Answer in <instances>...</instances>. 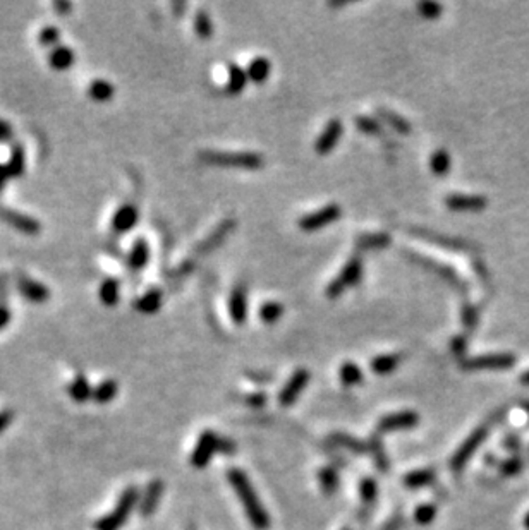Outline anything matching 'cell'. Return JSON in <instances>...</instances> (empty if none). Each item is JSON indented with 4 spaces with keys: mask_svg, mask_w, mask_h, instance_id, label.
<instances>
[{
    "mask_svg": "<svg viewBox=\"0 0 529 530\" xmlns=\"http://www.w3.org/2000/svg\"><path fill=\"white\" fill-rule=\"evenodd\" d=\"M14 130L13 128H11V124L7 121H4V118H0V142L2 141H9L11 137H13Z\"/></svg>",
    "mask_w": 529,
    "mask_h": 530,
    "instance_id": "obj_52",
    "label": "cell"
},
{
    "mask_svg": "<svg viewBox=\"0 0 529 530\" xmlns=\"http://www.w3.org/2000/svg\"><path fill=\"white\" fill-rule=\"evenodd\" d=\"M378 116L382 117V121L385 122L387 125H390L394 130H397V132L401 134H409L411 132V124L408 118H404L402 116H399V113L392 112V110L389 109H378Z\"/></svg>",
    "mask_w": 529,
    "mask_h": 530,
    "instance_id": "obj_35",
    "label": "cell"
},
{
    "mask_svg": "<svg viewBox=\"0 0 529 530\" xmlns=\"http://www.w3.org/2000/svg\"><path fill=\"white\" fill-rule=\"evenodd\" d=\"M406 256H408V258H409L411 261H414V263H416V264H420V266H423L425 270L433 271V273H435V275L440 276V278H444L445 282L452 285V287L456 288V290L466 292V283H464V280L461 278V276L457 275V273L454 271L452 268L447 266V264H442V263H438V261H435V259L425 258V256L416 254V252H406Z\"/></svg>",
    "mask_w": 529,
    "mask_h": 530,
    "instance_id": "obj_8",
    "label": "cell"
},
{
    "mask_svg": "<svg viewBox=\"0 0 529 530\" xmlns=\"http://www.w3.org/2000/svg\"><path fill=\"white\" fill-rule=\"evenodd\" d=\"M342 216V208L339 204H329V207L317 209L313 213H308V215H303L299 218L298 225L301 230L305 232H315L320 230V228H325L327 225L334 223Z\"/></svg>",
    "mask_w": 529,
    "mask_h": 530,
    "instance_id": "obj_7",
    "label": "cell"
},
{
    "mask_svg": "<svg viewBox=\"0 0 529 530\" xmlns=\"http://www.w3.org/2000/svg\"><path fill=\"white\" fill-rule=\"evenodd\" d=\"M234 227H236V221L232 218H225L224 221H220V223L217 225L215 230H213L210 235H208L207 239L200 244V247L196 249V252H198V254H208V252L219 247L220 244L227 239L229 233L234 230Z\"/></svg>",
    "mask_w": 529,
    "mask_h": 530,
    "instance_id": "obj_17",
    "label": "cell"
},
{
    "mask_svg": "<svg viewBox=\"0 0 529 530\" xmlns=\"http://www.w3.org/2000/svg\"><path fill=\"white\" fill-rule=\"evenodd\" d=\"M11 318H13V314H11L9 307L4 306V304H0V330H2V328H6L7 324L11 323Z\"/></svg>",
    "mask_w": 529,
    "mask_h": 530,
    "instance_id": "obj_53",
    "label": "cell"
},
{
    "mask_svg": "<svg viewBox=\"0 0 529 530\" xmlns=\"http://www.w3.org/2000/svg\"><path fill=\"white\" fill-rule=\"evenodd\" d=\"M13 421H14V412H13V410H11V409L2 410V412H0V433H4V431H6L7 427L13 424Z\"/></svg>",
    "mask_w": 529,
    "mask_h": 530,
    "instance_id": "obj_51",
    "label": "cell"
},
{
    "mask_svg": "<svg viewBox=\"0 0 529 530\" xmlns=\"http://www.w3.org/2000/svg\"><path fill=\"white\" fill-rule=\"evenodd\" d=\"M0 220H2L4 223L9 225V227L16 228V230L26 233V235H38L42 230L40 221H38L37 218H33V216H30V215H25V213L14 211V209H9V208L0 207Z\"/></svg>",
    "mask_w": 529,
    "mask_h": 530,
    "instance_id": "obj_11",
    "label": "cell"
},
{
    "mask_svg": "<svg viewBox=\"0 0 529 530\" xmlns=\"http://www.w3.org/2000/svg\"><path fill=\"white\" fill-rule=\"evenodd\" d=\"M150 259V246L145 239H138L136 242L133 244L131 252H129V266L133 268L134 271H140L148 264Z\"/></svg>",
    "mask_w": 529,
    "mask_h": 530,
    "instance_id": "obj_26",
    "label": "cell"
},
{
    "mask_svg": "<svg viewBox=\"0 0 529 530\" xmlns=\"http://www.w3.org/2000/svg\"><path fill=\"white\" fill-rule=\"evenodd\" d=\"M7 179H9V172H7V167L4 164H0V192H2V189L6 187Z\"/></svg>",
    "mask_w": 529,
    "mask_h": 530,
    "instance_id": "obj_58",
    "label": "cell"
},
{
    "mask_svg": "<svg viewBox=\"0 0 529 530\" xmlns=\"http://www.w3.org/2000/svg\"><path fill=\"white\" fill-rule=\"evenodd\" d=\"M488 433H490V424H481L480 427H476V429L473 431L468 438H466L463 445L457 448V452L452 455V458H450V469H452V472H461V470L464 469L466 464L475 457L478 448H480V446L483 445V441L487 440Z\"/></svg>",
    "mask_w": 529,
    "mask_h": 530,
    "instance_id": "obj_5",
    "label": "cell"
},
{
    "mask_svg": "<svg viewBox=\"0 0 529 530\" xmlns=\"http://www.w3.org/2000/svg\"><path fill=\"white\" fill-rule=\"evenodd\" d=\"M248 73L243 69V67L236 66V64H229V79H227V86H225V91L229 94H238L246 88L248 85Z\"/></svg>",
    "mask_w": 529,
    "mask_h": 530,
    "instance_id": "obj_27",
    "label": "cell"
},
{
    "mask_svg": "<svg viewBox=\"0 0 529 530\" xmlns=\"http://www.w3.org/2000/svg\"><path fill=\"white\" fill-rule=\"evenodd\" d=\"M7 172H9V177H21L25 173L26 168V153L25 148L21 144H16L11 152L9 160L6 164Z\"/></svg>",
    "mask_w": 529,
    "mask_h": 530,
    "instance_id": "obj_31",
    "label": "cell"
},
{
    "mask_svg": "<svg viewBox=\"0 0 529 530\" xmlns=\"http://www.w3.org/2000/svg\"><path fill=\"white\" fill-rule=\"evenodd\" d=\"M227 481L231 488L234 489L236 496L243 503L244 513H246L253 527L256 530H267L270 527V515H268V512L260 501L258 494H256L246 474L239 469H231L227 472Z\"/></svg>",
    "mask_w": 529,
    "mask_h": 530,
    "instance_id": "obj_1",
    "label": "cell"
},
{
    "mask_svg": "<svg viewBox=\"0 0 529 530\" xmlns=\"http://www.w3.org/2000/svg\"><path fill=\"white\" fill-rule=\"evenodd\" d=\"M119 393V385L114 379H105L102 381L100 385H97L93 388V400L100 405H105V403H110L114 398L117 397Z\"/></svg>",
    "mask_w": 529,
    "mask_h": 530,
    "instance_id": "obj_30",
    "label": "cell"
},
{
    "mask_svg": "<svg viewBox=\"0 0 529 530\" xmlns=\"http://www.w3.org/2000/svg\"><path fill=\"white\" fill-rule=\"evenodd\" d=\"M363 278V259L361 256L354 254L347 263L344 264L341 273H339L337 278H334L327 287V297L329 299H337L349 287H354L361 282Z\"/></svg>",
    "mask_w": 529,
    "mask_h": 530,
    "instance_id": "obj_4",
    "label": "cell"
},
{
    "mask_svg": "<svg viewBox=\"0 0 529 530\" xmlns=\"http://www.w3.org/2000/svg\"><path fill=\"white\" fill-rule=\"evenodd\" d=\"M246 73H248V78H250L253 82H256V85H262V82L267 81L268 76H270V73H272L270 61H268V58H264V57H256L255 61L250 62Z\"/></svg>",
    "mask_w": 529,
    "mask_h": 530,
    "instance_id": "obj_28",
    "label": "cell"
},
{
    "mask_svg": "<svg viewBox=\"0 0 529 530\" xmlns=\"http://www.w3.org/2000/svg\"><path fill=\"white\" fill-rule=\"evenodd\" d=\"M450 165H452V161H450V155L445 149H437L430 158V168L438 177L447 175L450 172Z\"/></svg>",
    "mask_w": 529,
    "mask_h": 530,
    "instance_id": "obj_39",
    "label": "cell"
},
{
    "mask_svg": "<svg viewBox=\"0 0 529 530\" xmlns=\"http://www.w3.org/2000/svg\"><path fill=\"white\" fill-rule=\"evenodd\" d=\"M18 290L23 297L33 304H43L50 299L49 287L37 282V280L28 278V276H21V278L18 280Z\"/></svg>",
    "mask_w": 529,
    "mask_h": 530,
    "instance_id": "obj_16",
    "label": "cell"
},
{
    "mask_svg": "<svg viewBox=\"0 0 529 530\" xmlns=\"http://www.w3.org/2000/svg\"><path fill=\"white\" fill-rule=\"evenodd\" d=\"M284 314V306L280 302H275V300H270V302H264L262 307H260V319L267 324H274L277 323Z\"/></svg>",
    "mask_w": 529,
    "mask_h": 530,
    "instance_id": "obj_41",
    "label": "cell"
},
{
    "mask_svg": "<svg viewBox=\"0 0 529 530\" xmlns=\"http://www.w3.org/2000/svg\"><path fill=\"white\" fill-rule=\"evenodd\" d=\"M134 307H136V311L143 312V314H153V312H157L162 307V292H146L143 297H140L134 302Z\"/></svg>",
    "mask_w": 529,
    "mask_h": 530,
    "instance_id": "obj_32",
    "label": "cell"
},
{
    "mask_svg": "<svg viewBox=\"0 0 529 530\" xmlns=\"http://www.w3.org/2000/svg\"><path fill=\"white\" fill-rule=\"evenodd\" d=\"M342 130H344V128H342L341 118H332L329 124H327V128L318 136L317 142H315V152L318 155H329L332 149L339 144V141H341Z\"/></svg>",
    "mask_w": 529,
    "mask_h": 530,
    "instance_id": "obj_14",
    "label": "cell"
},
{
    "mask_svg": "<svg viewBox=\"0 0 529 530\" xmlns=\"http://www.w3.org/2000/svg\"><path fill=\"white\" fill-rule=\"evenodd\" d=\"M330 440H332V443H334V445L341 446V448L349 450V452H353L354 455H365V453H368V446H366L365 443H361L359 440H356V438L349 436V434L335 433V434H332Z\"/></svg>",
    "mask_w": 529,
    "mask_h": 530,
    "instance_id": "obj_33",
    "label": "cell"
},
{
    "mask_svg": "<svg viewBox=\"0 0 529 530\" xmlns=\"http://www.w3.org/2000/svg\"><path fill=\"white\" fill-rule=\"evenodd\" d=\"M368 453L371 455V458H373V462L377 464L378 470L380 472H389V458H387L385 455V450H384V445H382V441L378 440L377 436H371L370 440V445H368Z\"/></svg>",
    "mask_w": 529,
    "mask_h": 530,
    "instance_id": "obj_36",
    "label": "cell"
},
{
    "mask_svg": "<svg viewBox=\"0 0 529 530\" xmlns=\"http://www.w3.org/2000/svg\"><path fill=\"white\" fill-rule=\"evenodd\" d=\"M466 349V340L463 336H457V338L452 340V350L456 355H463V352Z\"/></svg>",
    "mask_w": 529,
    "mask_h": 530,
    "instance_id": "obj_55",
    "label": "cell"
},
{
    "mask_svg": "<svg viewBox=\"0 0 529 530\" xmlns=\"http://www.w3.org/2000/svg\"><path fill=\"white\" fill-rule=\"evenodd\" d=\"M59 38H61V31H59L55 26L43 27V30L40 31V35H38V42H40L42 47H54V49H55V45H57Z\"/></svg>",
    "mask_w": 529,
    "mask_h": 530,
    "instance_id": "obj_45",
    "label": "cell"
},
{
    "mask_svg": "<svg viewBox=\"0 0 529 530\" xmlns=\"http://www.w3.org/2000/svg\"><path fill=\"white\" fill-rule=\"evenodd\" d=\"M344 530H351V529H344Z\"/></svg>",
    "mask_w": 529,
    "mask_h": 530,
    "instance_id": "obj_61",
    "label": "cell"
},
{
    "mask_svg": "<svg viewBox=\"0 0 529 530\" xmlns=\"http://www.w3.org/2000/svg\"><path fill=\"white\" fill-rule=\"evenodd\" d=\"M229 311L231 318L236 324H243L248 316V290L246 285L241 283L232 290L231 299H229Z\"/></svg>",
    "mask_w": 529,
    "mask_h": 530,
    "instance_id": "obj_19",
    "label": "cell"
},
{
    "mask_svg": "<svg viewBox=\"0 0 529 530\" xmlns=\"http://www.w3.org/2000/svg\"><path fill=\"white\" fill-rule=\"evenodd\" d=\"M98 297L107 307H116L121 299V282L116 278H105L98 288Z\"/></svg>",
    "mask_w": 529,
    "mask_h": 530,
    "instance_id": "obj_21",
    "label": "cell"
},
{
    "mask_svg": "<svg viewBox=\"0 0 529 530\" xmlns=\"http://www.w3.org/2000/svg\"><path fill=\"white\" fill-rule=\"evenodd\" d=\"M435 479H437L435 470L425 469V470H414V472H409L402 482H404L406 488L420 489V488H425V486L433 484Z\"/></svg>",
    "mask_w": 529,
    "mask_h": 530,
    "instance_id": "obj_29",
    "label": "cell"
},
{
    "mask_svg": "<svg viewBox=\"0 0 529 530\" xmlns=\"http://www.w3.org/2000/svg\"><path fill=\"white\" fill-rule=\"evenodd\" d=\"M219 441L220 438L217 436L213 431H203V433L200 434L198 441H196L195 450H193V467H196V469H205V467L210 464L213 455L219 452Z\"/></svg>",
    "mask_w": 529,
    "mask_h": 530,
    "instance_id": "obj_9",
    "label": "cell"
},
{
    "mask_svg": "<svg viewBox=\"0 0 529 530\" xmlns=\"http://www.w3.org/2000/svg\"><path fill=\"white\" fill-rule=\"evenodd\" d=\"M246 376L250 379H253V381H258V383L270 381V379H272V374H268V373H262V374H260V373H250V371H248Z\"/></svg>",
    "mask_w": 529,
    "mask_h": 530,
    "instance_id": "obj_56",
    "label": "cell"
},
{
    "mask_svg": "<svg viewBox=\"0 0 529 530\" xmlns=\"http://www.w3.org/2000/svg\"><path fill=\"white\" fill-rule=\"evenodd\" d=\"M524 527H526V530H529V513L524 517Z\"/></svg>",
    "mask_w": 529,
    "mask_h": 530,
    "instance_id": "obj_60",
    "label": "cell"
},
{
    "mask_svg": "<svg viewBox=\"0 0 529 530\" xmlns=\"http://www.w3.org/2000/svg\"><path fill=\"white\" fill-rule=\"evenodd\" d=\"M54 7H55V11H57L59 14L67 16V14L71 13V7H73V6H71L69 2H55Z\"/></svg>",
    "mask_w": 529,
    "mask_h": 530,
    "instance_id": "obj_57",
    "label": "cell"
},
{
    "mask_svg": "<svg viewBox=\"0 0 529 530\" xmlns=\"http://www.w3.org/2000/svg\"><path fill=\"white\" fill-rule=\"evenodd\" d=\"M519 445H521L519 438L514 436V434H507V436H505L504 446L507 450H511V452H517V450H519Z\"/></svg>",
    "mask_w": 529,
    "mask_h": 530,
    "instance_id": "obj_54",
    "label": "cell"
},
{
    "mask_svg": "<svg viewBox=\"0 0 529 530\" xmlns=\"http://www.w3.org/2000/svg\"><path fill=\"white\" fill-rule=\"evenodd\" d=\"M138 220H140L138 209L134 208L133 204H124V207H121L116 213H114L112 228L117 233H126L136 227Z\"/></svg>",
    "mask_w": 529,
    "mask_h": 530,
    "instance_id": "obj_20",
    "label": "cell"
},
{
    "mask_svg": "<svg viewBox=\"0 0 529 530\" xmlns=\"http://www.w3.org/2000/svg\"><path fill=\"white\" fill-rule=\"evenodd\" d=\"M390 242H392V239L384 232L361 233L356 239V247L359 251H375V249L387 247Z\"/></svg>",
    "mask_w": 529,
    "mask_h": 530,
    "instance_id": "obj_24",
    "label": "cell"
},
{
    "mask_svg": "<svg viewBox=\"0 0 529 530\" xmlns=\"http://www.w3.org/2000/svg\"><path fill=\"white\" fill-rule=\"evenodd\" d=\"M445 204L452 211L461 213H476L483 211L487 208L488 199L485 196L478 195H449L445 197Z\"/></svg>",
    "mask_w": 529,
    "mask_h": 530,
    "instance_id": "obj_15",
    "label": "cell"
},
{
    "mask_svg": "<svg viewBox=\"0 0 529 530\" xmlns=\"http://www.w3.org/2000/svg\"><path fill=\"white\" fill-rule=\"evenodd\" d=\"M516 364L512 354H483L476 357L463 359L461 367L464 371H487V369H509Z\"/></svg>",
    "mask_w": 529,
    "mask_h": 530,
    "instance_id": "obj_6",
    "label": "cell"
},
{
    "mask_svg": "<svg viewBox=\"0 0 529 530\" xmlns=\"http://www.w3.org/2000/svg\"><path fill=\"white\" fill-rule=\"evenodd\" d=\"M420 424V415L413 410H406V412L389 414L380 419L378 422V431L380 433H394V431H408L414 429Z\"/></svg>",
    "mask_w": 529,
    "mask_h": 530,
    "instance_id": "obj_13",
    "label": "cell"
},
{
    "mask_svg": "<svg viewBox=\"0 0 529 530\" xmlns=\"http://www.w3.org/2000/svg\"><path fill=\"white\" fill-rule=\"evenodd\" d=\"M114 86L110 85L109 81L105 79H95V81L90 85L88 93L92 97V100L98 101V104H105V101H110L114 98Z\"/></svg>",
    "mask_w": 529,
    "mask_h": 530,
    "instance_id": "obj_34",
    "label": "cell"
},
{
    "mask_svg": "<svg viewBox=\"0 0 529 530\" xmlns=\"http://www.w3.org/2000/svg\"><path fill=\"white\" fill-rule=\"evenodd\" d=\"M402 362V355L401 354H385V355H378L371 361L370 367L375 374L378 376H387L397 369L399 364Z\"/></svg>",
    "mask_w": 529,
    "mask_h": 530,
    "instance_id": "obj_25",
    "label": "cell"
},
{
    "mask_svg": "<svg viewBox=\"0 0 529 530\" xmlns=\"http://www.w3.org/2000/svg\"><path fill=\"white\" fill-rule=\"evenodd\" d=\"M499 469H500V472H502V476L512 477V476H517V474L523 472L524 462H523V458L517 457V455H514V457H511V458H507V460L500 462Z\"/></svg>",
    "mask_w": 529,
    "mask_h": 530,
    "instance_id": "obj_43",
    "label": "cell"
},
{
    "mask_svg": "<svg viewBox=\"0 0 529 530\" xmlns=\"http://www.w3.org/2000/svg\"><path fill=\"white\" fill-rule=\"evenodd\" d=\"M219 453L222 455H234L236 453V443L232 440H229V438H220L219 441Z\"/></svg>",
    "mask_w": 529,
    "mask_h": 530,
    "instance_id": "obj_50",
    "label": "cell"
},
{
    "mask_svg": "<svg viewBox=\"0 0 529 530\" xmlns=\"http://www.w3.org/2000/svg\"><path fill=\"white\" fill-rule=\"evenodd\" d=\"M74 62H76V55H74L73 50L66 45L55 47L49 55V64L52 66L55 70H67Z\"/></svg>",
    "mask_w": 529,
    "mask_h": 530,
    "instance_id": "obj_23",
    "label": "cell"
},
{
    "mask_svg": "<svg viewBox=\"0 0 529 530\" xmlns=\"http://www.w3.org/2000/svg\"><path fill=\"white\" fill-rule=\"evenodd\" d=\"M320 488L323 489L325 494H334L339 489V474L334 467H323L318 472Z\"/></svg>",
    "mask_w": 529,
    "mask_h": 530,
    "instance_id": "obj_38",
    "label": "cell"
},
{
    "mask_svg": "<svg viewBox=\"0 0 529 530\" xmlns=\"http://www.w3.org/2000/svg\"><path fill=\"white\" fill-rule=\"evenodd\" d=\"M67 391H69V397L73 398L76 403H85L93 398L92 385H90V381L86 379V376H83V374H78L76 378L71 381Z\"/></svg>",
    "mask_w": 529,
    "mask_h": 530,
    "instance_id": "obj_22",
    "label": "cell"
},
{
    "mask_svg": "<svg viewBox=\"0 0 529 530\" xmlns=\"http://www.w3.org/2000/svg\"><path fill=\"white\" fill-rule=\"evenodd\" d=\"M418 11L425 19H438L442 16V6L437 2H420Z\"/></svg>",
    "mask_w": 529,
    "mask_h": 530,
    "instance_id": "obj_47",
    "label": "cell"
},
{
    "mask_svg": "<svg viewBox=\"0 0 529 530\" xmlns=\"http://www.w3.org/2000/svg\"><path fill=\"white\" fill-rule=\"evenodd\" d=\"M359 498H361L363 505L371 506L378 500V484L371 477L361 479L359 482Z\"/></svg>",
    "mask_w": 529,
    "mask_h": 530,
    "instance_id": "obj_40",
    "label": "cell"
},
{
    "mask_svg": "<svg viewBox=\"0 0 529 530\" xmlns=\"http://www.w3.org/2000/svg\"><path fill=\"white\" fill-rule=\"evenodd\" d=\"M356 125L359 130L366 134H382V125L380 122L375 121L368 116H358L356 117Z\"/></svg>",
    "mask_w": 529,
    "mask_h": 530,
    "instance_id": "obj_46",
    "label": "cell"
},
{
    "mask_svg": "<svg viewBox=\"0 0 529 530\" xmlns=\"http://www.w3.org/2000/svg\"><path fill=\"white\" fill-rule=\"evenodd\" d=\"M200 160L208 165L224 168H241V170H260L264 167V160L262 155L251 152H210L205 149L200 153Z\"/></svg>",
    "mask_w": 529,
    "mask_h": 530,
    "instance_id": "obj_2",
    "label": "cell"
},
{
    "mask_svg": "<svg viewBox=\"0 0 529 530\" xmlns=\"http://www.w3.org/2000/svg\"><path fill=\"white\" fill-rule=\"evenodd\" d=\"M411 235L418 237V239L425 240V242L437 244V246L449 249V251H454V252H468L473 249L468 240L449 237V235H445V233L426 230V228H413V230H411Z\"/></svg>",
    "mask_w": 529,
    "mask_h": 530,
    "instance_id": "obj_10",
    "label": "cell"
},
{
    "mask_svg": "<svg viewBox=\"0 0 529 530\" xmlns=\"http://www.w3.org/2000/svg\"><path fill=\"white\" fill-rule=\"evenodd\" d=\"M463 323L466 328H475L478 323V311L473 306L463 307Z\"/></svg>",
    "mask_w": 529,
    "mask_h": 530,
    "instance_id": "obj_49",
    "label": "cell"
},
{
    "mask_svg": "<svg viewBox=\"0 0 529 530\" xmlns=\"http://www.w3.org/2000/svg\"><path fill=\"white\" fill-rule=\"evenodd\" d=\"M339 378L341 381L344 383L346 386H354L359 385V383L365 379V374H363L361 367L354 362H344L341 366V371H339Z\"/></svg>",
    "mask_w": 529,
    "mask_h": 530,
    "instance_id": "obj_37",
    "label": "cell"
},
{
    "mask_svg": "<svg viewBox=\"0 0 529 530\" xmlns=\"http://www.w3.org/2000/svg\"><path fill=\"white\" fill-rule=\"evenodd\" d=\"M521 383H523V385L529 386V371H526V373L521 374Z\"/></svg>",
    "mask_w": 529,
    "mask_h": 530,
    "instance_id": "obj_59",
    "label": "cell"
},
{
    "mask_svg": "<svg viewBox=\"0 0 529 530\" xmlns=\"http://www.w3.org/2000/svg\"><path fill=\"white\" fill-rule=\"evenodd\" d=\"M267 395L262 393V391H258V393H248L243 397V402L248 403L250 407H255V409H260V407H263L264 403H267Z\"/></svg>",
    "mask_w": 529,
    "mask_h": 530,
    "instance_id": "obj_48",
    "label": "cell"
},
{
    "mask_svg": "<svg viewBox=\"0 0 529 530\" xmlns=\"http://www.w3.org/2000/svg\"><path fill=\"white\" fill-rule=\"evenodd\" d=\"M310 371L306 369H298L294 374L291 376L289 381L286 383V386H284L282 391L279 393V403L282 407H289L294 403L296 400H298L299 395L303 393V390L306 388L308 383H310Z\"/></svg>",
    "mask_w": 529,
    "mask_h": 530,
    "instance_id": "obj_12",
    "label": "cell"
},
{
    "mask_svg": "<svg viewBox=\"0 0 529 530\" xmlns=\"http://www.w3.org/2000/svg\"><path fill=\"white\" fill-rule=\"evenodd\" d=\"M437 517V506L435 505H421L418 506L416 512H414V520L420 525H430Z\"/></svg>",
    "mask_w": 529,
    "mask_h": 530,
    "instance_id": "obj_44",
    "label": "cell"
},
{
    "mask_svg": "<svg viewBox=\"0 0 529 530\" xmlns=\"http://www.w3.org/2000/svg\"><path fill=\"white\" fill-rule=\"evenodd\" d=\"M138 500H140V491L134 486L126 488L124 493L121 494L119 501H117L116 508L109 515L98 518L95 522V530H119L128 522V518L131 517L138 505Z\"/></svg>",
    "mask_w": 529,
    "mask_h": 530,
    "instance_id": "obj_3",
    "label": "cell"
},
{
    "mask_svg": "<svg viewBox=\"0 0 529 530\" xmlns=\"http://www.w3.org/2000/svg\"><path fill=\"white\" fill-rule=\"evenodd\" d=\"M162 494H164V482L160 479H153L148 484V488L145 489L143 498L140 501V513L143 517H150L157 512L159 503L162 500Z\"/></svg>",
    "mask_w": 529,
    "mask_h": 530,
    "instance_id": "obj_18",
    "label": "cell"
},
{
    "mask_svg": "<svg viewBox=\"0 0 529 530\" xmlns=\"http://www.w3.org/2000/svg\"><path fill=\"white\" fill-rule=\"evenodd\" d=\"M195 31L196 35L203 39L213 37V23L210 16L207 14V11L200 9L198 13L195 14Z\"/></svg>",
    "mask_w": 529,
    "mask_h": 530,
    "instance_id": "obj_42",
    "label": "cell"
}]
</instances>
